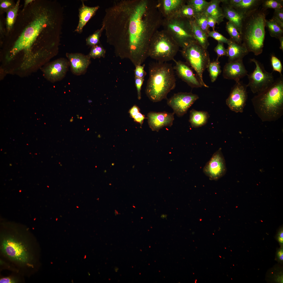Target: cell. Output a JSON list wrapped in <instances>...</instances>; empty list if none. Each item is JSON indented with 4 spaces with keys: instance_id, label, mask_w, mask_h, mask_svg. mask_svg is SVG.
<instances>
[{
    "instance_id": "6da1fadb",
    "label": "cell",
    "mask_w": 283,
    "mask_h": 283,
    "mask_svg": "<svg viewBox=\"0 0 283 283\" xmlns=\"http://www.w3.org/2000/svg\"><path fill=\"white\" fill-rule=\"evenodd\" d=\"M162 21L153 0H119L106 9L102 26L116 56L135 66L148 57L150 41Z\"/></svg>"
},
{
    "instance_id": "7a4b0ae2",
    "label": "cell",
    "mask_w": 283,
    "mask_h": 283,
    "mask_svg": "<svg viewBox=\"0 0 283 283\" xmlns=\"http://www.w3.org/2000/svg\"><path fill=\"white\" fill-rule=\"evenodd\" d=\"M63 19L62 8L56 1L34 0L19 9L12 28L3 38V43L11 46L10 56L23 51L25 57L33 58L34 47L48 57L56 53Z\"/></svg>"
},
{
    "instance_id": "3957f363",
    "label": "cell",
    "mask_w": 283,
    "mask_h": 283,
    "mask_svg": "<svg viewBox=\"0 0 283 283\" xmlns=\"http://www.w3.org/2000/svg\"><path fill=\"white\" fill-rule=\"evenodd\" d=\"M254 111L263 122L275 121L283 114V76L251 100Z\"/></svg>"
},
{
    "instance_id": "277c9868",
    "label": "cell",
    "mask_w": 283,
    "mask_h": 283,
    "mask_svg": "<svg viewBox=\"0 0 283 283\" xmlns=\"http://www.w3.org/2000/svg\"><path fill=\"white\" fill-rule=\"evenodd\" d=\"M149 77L145 90L146 95L154 102L166 99L168 93L176 86L172 64L166 62H153L149 65Z\"/></svg>"
},
{
    "instance_id": "5b68a950",
    "label": "cell",
    "mask_w": 283,
    "mask_h": 283,
    "mask_svg": "<svg viewBox=\"0 0 283 283\" xmlns=\"http://www.w3.org/2000/svg\"><path fill=\"white\" fill-rule=\"evenodd\" d=\"M267 10L260 7L244 18L241 34L242 43L249 52L256 56L262 53L265 36Z\"/></svg>"
},
{
    "instance_id": "8992f818",
    "label": "cell",
    "mask_w": 283,
    "mask_h": 283,
    "mask_svg": "<svg viewBox=\"0 0 283 283\" xmlns=\"http://www.w3.org/2000/svg\"><path fill=\"white\" fill-rule=\"evenodd\" d=\"M179 47L178 43L167 31L164 29L157 30L150 41L148 57L161 62L173 60Z\"/></svg>"
},
{
    "instance_id": "52a82bcc",
    "label": "cell",
    "mask_w": 283,
    "mask_h": 283,
    "mask_svg": "<svg viewBox=\"0 0 283 283\" xmlns=\"http://www.w3.org/2000/svg\"><path fill=\"white\" fill-rule=\"evenodd\" d=\"M181 52L186 62L196 72L202 86L208 88L204 82L203 78V72L210 62L209 54L207 49L194 40L182 48Z\"/></svg>"
},
{
    "instance_id": "ba28073f",
    "label": "cell",
    "mask_w": 283,
    "mask_h": 283,
    "mask_svg": "<svg viewBox=\"0 0 283 283\" xmlns=\"http://www.w3.org/2000/svg\"><path fill=\"white\" fill-rule=\"evenodd\" d=\"M162 25L182 48L195 40L192 34L190 19L175 15L163 19Z\"/></svg>"
},
{
    "instance_id": "9c48e42d",
    "label": "cell",
    "mask_w": 283,
    "mask_h": 283,
    "mask_svg": "<svg viewBox=\"0 0 283 283\" xmlns=\"http://www.w3.org/2000/svg\"><path fill=\"white\" fill-rule=\"evenodd\" d=\"M250 61L254 63L255 67L253 71L247 75L249 80L247 84L253 94H257L264 91L274 82L272 72L265 70L263 65L254 58Z\"/></svg>"
},
{
    "instance_id": "30bf717a",
    "label": "cell",
    "mask_w": 283,
    "mask_h": 283,
    "mask_svg": "<svg viewBox=\"0 0 283 283\" xmlns=\"http://www.w3.org/2000/svg\"><path fill=\"white\" fill-rule=\"evenodd\" d=\"M1 249L6 255L14 260L23 263L29 261V254L27 246L14 237H9L3 239Z\"/></svg>"
},
{
    "instance_id": "8fae6325",
    "label": "cell",
    "mask_w": 283,
    "mask_h": 283,
    "mask_svg": "<svg viewBox=\"0 0 283 283\" xmlns=\"http://www.w3.org/2000/svg\"><path fill=\"white\" fill-rule=\"evenodd\" d=\"M247 87L242 81L236 82L226 100L227 105L231 110L236 113L243 112L248 98Z\"/></svg>"
},
{
    "instance_id": "7c38bea8",
    "label": "cell",
    "mask_w": 283,
    "mask_h": 283,
    "mask_svg": "<svg viewBox=\"0 0 283 283\" xmlns=\"http://www.w3.org/2000/svg\"><path fill=\"white\" fill-rule=\"evenodd\" d=\"M199 97L192 92H179L174 94L167 100V105L178 117L186 113L189 108Z\"/></svg>"
},
{
    "instance_id": "4fadbf2b",
    "label": "cell",
    "mask_w": 283,
    "mask_h": 283,
    "mask_svg": "<svg viewBox=\"0 0 283 283\" xmlns=\"http://www.w3.org/2000/svg\"><path fill=\"white\" fill-rule=\"evenodd\" d=\"M226 171L225 161L220 148L207 162L203 172L210 179L217 180L225 175Z\"/></svg>"
},
{
    "instance_id": "5bb4252c",
    "label": "cell",
    "mask_w": 283,
    "mask_h": 283,
    "mask_svg": "<svg viewBox=\"0 0 283 283\" xmlns=\"http://www.w3.org/2000/svg\"><path fill=\"white\" fill-rule=\"evenodd\" d=\"M69 63L64 58H60L50 63L43 70L45 77L52 82L59 81L65 75L68 70Z\"/></svg>"
},
{
    "instance_id": "9a60e30c",
    "label": "cell",
    "mask_w": 283,
    "mask_h": 283,
    "mask_svg": "<svg viewBox=\"0 0 283 283\" xmlns=\"http://www.w3.org/2000/svg\"><path fill=\"white\" fill-rule=\"evenodd\" d=\"M175 63L173 67L178 76L192 88L202 86L197 76L194 73L189 65L186 63L181 61L173 60Z\"/></svg>"
},
{
    "instance_id": "2e32d148",
    "label": "cell",
    "mask_w": 283,
    "mask_h": 283,
    "mask_svg": "<svg viewBox=\"0 0 283 283\" xmlns=\"http://www.w3.org/2000/svg\"><path fill=\"white\" fill-rule=\"evenodd\" d=\"M174 114L165 111L149 112L147 118L149 127L152 131L158 132L164 127H171L174 119Z\"/></svg>"
},
{
    "instance_id": "e0dca14e",
    "label": "cell",
    "mask_w": 283,
    "mask_h": 283,
    "mask_svg": "<svg viewBox=\"0 0 283 283\" xmlns=\"http://www.w3.org/2000/svg\"><path fill=\"white\" fill-rule=\"evenodd\" d=\"M247 73L243 60H240L226 63L223 68L222 75L225 79L236 82L247 75Z\"/></svg>"
},
{
    "instance_id": "ac0fdd59",
    "label": "cell",
    "mask_w": 283,
    "mask_h": 283,
    "mask_svg": "<svg viewBox=\"0 0 283 283\" xmlns=\"http://www.w3.org/2000/svg\"><path fill=\"white\" fill-rule=\"evenodd\" d=\"M71 69L75 75H80L85 73L91 63L88 56L80 53H66Z\"/></svg>"
},
{
    "instance_id": "d6986e66",
    "label": "cell",
    "mask_w": 283,
    "mask_h": 283,
    "mask_svg": "<svg viewBox=\"0 0 283 283\" xmlns=\"http://www.w3.org/2000/svg\"><path fill=\"white\" fill-rule=\"evenodd\" d=\"M186 1L185 0H158L157 7L164 19L167 18L175 16Z\"/></svg>"
},
{
    "instance_id": "ffe728a7",
    "label": "cell",
    "mask_w": 283,
    "mask_h": 283,
    "mask_svg": "<svg viewBox=\"0 0 283 283\" xmlns=\"http://www.w3.org/2000/svg\"><path fill=\"white\" fill-rule=\"evenodd\" d=\"M221 2L222 3L221 8L225 18L235 26L241 35L243 22L245 17L240 14L228 4Z\"/></svg>"
},
{
    "instance_id": "44dd1931",
    "label": "cell",
    "mask_w": 283,
    "mask_h": 283,
    "mask_svg": "<svg viewBox=\"0 0 283 283\" xmlns=\"http://www.w3.org/2000/svg\"><path fill=\"white\" fill-rule=\"evenodd\" d=\"M79 9V21L75 31L81 33L87 22L99 8V6L90 7L85 5L83 1Z\"/></svg>"
},
{
    "instance_id": "7402d4cb",
    "label": "cell",
    "mask_w": 283,
    "mask_h": 283,
    "mask_svg": "<svg viewBox=\"0 0 283 283\" xmlns=\"http://www.w3.org/2000/svg\"><path fill=\"white\" fill-rule=\"evenodd\" d=\"M228 45L227 50L228 62L243 60L249 52L242 43H239L231 40Z\"/></svg>"
},
{
    "instance_id": "603a6c76",
    "label": "cell",
    "mask_w": 283,
    "mask_h": 283,
    "mask_svg": "<svg viewBox=\"0 0 283 283\" xmlns=\"http://www.w3.org/2000/svg\"><path fill=\"white\" fill-rule=\"evenodd\" d=\"M263 0H241L232 7L240 14L246 17L258 9Z\"/></svg>"
},
{
    "instance_id": "cb8c5ba5",
    "label": "cell",
    "mask_w": 283,
    "mask_h": 283,
    "mask_svg": "<svg viewBox=\"0 0 283 283\" xmlns=\"http://www.w3.org/2000/svg\"><path fill=\"white\" fill-rule=\"evenodd\" d=\"M221 2V0L210 1L203 13L207 16H210L214 18L218 25L223 22L225 18L222 8L220 6Z\"/></svg>"
},
{
    "instance_id": "d4e9b609",
    "label": "cell",
    "mask_w": 283,
    "mask_h": 283,
    "mask_svg": "<svg viewBox=\"0 0 283 283\" xmlns=\"http://www.w3.org/2000/svg\"><path fill=\"white\" fill-rule=\"evenodd\" d=\"M209 117L208 112L192 109L190 112L189 122L193 128H198L205 125Z\"/></svg>"
},
{
    "instance_id": "484cf974",
    "label": "cell",
    "mask_w": 283,
    "mask_h": 283,
    "mask_svg": "<svg viewBox=\"0 0 283 283\" xmlns=\"http://www.w3.org/2000/svg\"><path fill=\"white\" fill-rule=\"evenodd\" d=\"M192 34L195 39L203 48L207 49L209 45L208 35L197 25L194 19H190Z\"/></svg>"
},
{
    "instance_id": "4316f807",
    "label": "cell",
    "mask_w": 283,
    "mask_h": 283,
    "mask_svg": "<svg viewBox=\"0 0 283 283\" xmlns=\"http://www.w3.org/2000/svg\"><path fill=\"white\" fill-rule=\"evenodd\" d=\"M20 2L19 0L17 1L12 8L6 12L7 15L4 36L9 32L14 26L19 9Z\"/></svg>"
},
{
    "instance_id": "83f0119b",
    "label": "cell",
    "mask_w": 283,
    "mask_h": 283,
    "mask_svg": "<svg viewBox=\"0 0 283 283\" xmlns=\"http://www.w3.org/2000/svg\"><path fill=\"white\" fill-rule=\"evenodd\" d=\"M265 24L271 37L279 39L283 36V29L273 19L266 20Z\"/></svg>"
},
{
    "instance_id": "f1b7e54d",
    "label": "cell",
    "mask_w": 283,
    "mask_h": 283,
    "mask_svg": "<svg viewBox=\"0 0 283 283\" xmlns=\"http://www.w3.org/2000/svg\"><path fill=\"white\" fill-rule=\"evenodd\" d=\"M186 3L193 8L197 15L204 12L209 2L205 0H186Z\"/></svg>"
},
{
    "instance_id": "f546056e",
    "label": "cell",
    "mask_w": 283,
    "mask_h": 283,
    "mask_svg": "<svg viewBox=\"0 0 283 283\" xmlns=\"http://www.w3.org/2000/svg\"><path fill=\"white\" fill-rule=\"evenodd\" d=\"M212 82L215 81L221 72L220 63L218 60L210 62L207 68Z\"/></svg>"
},
{
    "instance_id": "4dcf8cb0",
    "label": "cell",
    "mask_w": 283,
    "mask_h": 283,
    "mask_svg": "<svg viewBox=\"0 0 283 283\" xmlns=\"http://www.w3.org/2000/svg\"><path fill=\"white\" fill-rule=\"evenodd\" d=\"M226 28L232 41L239 43H242L241 35L235 26L228 21L226 23Z\"/></svg>"
},
{
    "instance_id": "1f68e13d",
    "label": "cell",
    "mask_w": 283,
    "mask_h": 283,
    "mask_svg": "<svg viewBox=\"0 0 283 283\" xmlns=\"http://www.w3.org/2000/svg\"><path fill=\"white\" fill-rule=\"evenodd\" d=\"M193 19L198 26L208 35L210 31L208 25L207 16L202 13L196 15Z\"/></svg>"
},
{
    "instance_id": "d6a6232c",
    "label": "cell",
    "mask_w": 283,
    "mask_h": 283,
    "mask_svg": "<svg viewBox=\"0 0 283 283\" xmlns=\"http://www.w3.org/2000/svg\"><path fill=\"white\" fill-rule=\"evenodd\" d=\"M196 15L193 8L189 5L185 4L182 6L175 15L192 19L194 18Z\"/></svg>"
},
{
    "instance_id": "836d02e7",
    "label": "cell",
    "mask_w": 283,
    "mask_h": 283,
    "mask_svg": "<svg viewBox=\"0 0 283 283\" xmlns=\"http://www.w3.org/2000/svg\"><path fill=\"white\" fill-rule=\"evenodd\" d=\"M262 8L266 10L269 8L275 9H283L282 0H263Z\"/></svg>"
},
{
    "instance_id": "e575fe53",
    "label": "cell",
    "mask_w": 283,
    "mask_h": 283,
    "mask_svg": "<svg viewBox=\"0 0 283 283\" xmlns=\"http://www.w3.org/2000/svg\"><path fill=\"white\" fill-rule=\"evenodd\" d=\"M104 30V29L102 26L100 29L88 37L86 39V45L92 47L98 45L100 42V38L101 33Z\"/></svg>"
},
{
    "instance_id": "d590c367",
    "label": "cell",
    "mask_w": 283,
    "mask_h": 283,
    "mask_svg": "<svg viewBox=\"0 0 283 283\" xmlns=\"http://www.w3.org/2000/svg\"><path fill=\"white\" fill-rule=\"evenodd\" d=\"M106 51L101 45H97L92 47L88 55L89 57L93 58L105 57Z\"/></svg>"
},
{
    "instance_id": "8d00e7d4",
    "label": "cell",
    "mask_w": 283,
    "mask_h": 283,
    "mask_svg": "<svg viewBox=\"0 0 283 283\" xmlns=\"http://www.w3.org/2000/svg\"><path fill=\"white\" fill-rule=\"evenodd\" d=\"M208 36L212 37L216 40L218 42L229 44L231 41L230 39H228L223 36L217 31L213 30L210 31L208 34Z\"/></svg>"
},
{
    "instance_id": "74e56055",
    "label": "cell",
    "mask_w": 283,
    "mask_h": 283,
    "mask_svg": "<svg viewBox=\"0 0 283 283\" xmlns=\"http://www.w3.org/2000/svg\"><path fill=\"white\" fill-rule=\"evenodd\" d=\"M270 60L273 71L278 72L280 75L282 74V66L280 60L275 56L272 55L271 56Z\"/></svg>"
},
{
    "instance_id": "f35d334b",
    "label": "cell",
    "mask_w": 283,
    "mask_h": 283,
    "mask_svg": "<svg viewBox=\"0 0 283 283\" xmlns=\"http://www.w3.org/2000/svg\"><path fill=\"white\" fill-rule=\"evenodd\" d=\"M272 19L283 29V9H274Z\"/></svg>"
},
{
    "instance_id": "ab89813d",
    "label": "cell",
    "mask_w": 283,
    "mask_h": 283,
    "mask_svg": "<svg viewBox=\"0 0 283 283\" xmlns=\"http://www.w3.org/2000/svg\"><path fill=\"white\" fill-rule=\"evenodd\" d=\"M214 51L217 55V57L216 59L217 60H218L219 57L222 56H227V49L225 48L223 43L218 42L217 45L214 48Z\"/></svg>"
},
{
    "instance_id": "60d3db41",
    "label": "cell",
    "mask_w": 283,
    "mask_h": 283,
    "mask_svg": "<svg viewBox=\"0 0 283 283\" xmlns=\"http://www.w3.org/2000/svg\"><path fill=\"white\" fill-rule=\"evenodd\" d=\"M15 3L13 1L10 0H2L0 1V8L2 12H6L12 8Z\"/></svg>"
},
{
    "instance_id": "b9f144b4",
    "label": "cell",
    "mask_w": 283,
    "mask_h": 283,
    "mask_svg": "<svg viewBox=\"0 0 283 283\" xmlns=\"http://www.w3.org/2000/svg\"><path fill=\"white\" fill-rule=\"evenodd\" d=\"M145 64L139 65L135 66L134 70L135 77L144 78L146 74V72L144 70Z\"/></svg>"
},
{
    "instance_id": "7bdbcfd3",
    "label": "cell",
    "mask_w": 283,
    "mask_h": 283,
    "mask_svg": "<svg viewBox=\"0 0 283 283\" xmlns=\"http://www.w3.org/2000/svg\"><path fill=\"white\" fill-rule=\"evenodd\" d=\"M144 78L135 77V86L137 91L138 98L139 100H140L141 98V91Z\"/></svg>"
},
{
    "instance_id": "ee69618b",
    "label": "cell",
    "mask_w": 283,
    "mask_h": 283,
    "mask_svg": "<svg viewBox=\"0 0 283 283\" xmlns=\"http://www.w3.org/2000/svg\"><path fill=\"white\" fill-rule=\"evenodd\" d=\"M132 118L134 119L135 122L139 123L141 127L143 123L144 120L146 118L144 115L140 112L134 116Z\"/></svg>"
},
{
    "instance_id": "f6af8a7d",
    "label": "cell",
    "mask_w": 283,
    "mask_h": 283,
    "mask_svg": "<svg viewBox=\"0 0 283 283\" xmlns=\"http://www.w3.org/2000/svg\"><path fill=\"white\" fill-rule=\"evenodd\" d=\"M140 112V108L138 106L135 105L133 106L130 108L129 111L130 116L132 118Z\"/></svg>"
},
{
    "instance_id": "bcb514c9",
    "label": "cell",
    "mask_w": 283,
    "mask_h": 283,
    "mask_svg": "<svg viewBox=\"0 0 283 283\" xmlns=\"http://www.w3.org/2000/svg\"><path fill=\"white\" fill-rule=\"evenodd\" d=\"M208 23V25L209 27H211L213 29V30H215V24L216 22L215 19L212 17L207 16Z\"/></svg>"
},
{
    "instance_id": "7dc6e473",
    "label": "cell",
    "mask_w": 283,
    "mask_h": 283,
    "mask_svg": "<svg viewBox=\"0 0 283 283\" xmlns=\"http://www.w3.org/2000/svg\"><path fill=\"white\" fill-rule=\"evenodd\" d=\"M16 281L14 279L9 277L3 278L0 279V283H12L15 282Z\"/></svg>"
},
{
    "instance_id": "c3c4849f",
    "label": "cell",
    "mask_w": 283,
    "mask_h": 283,
    "mask_svg": "<svg viewBox=\"0 0 283 283\" xmlns=\"http://www.w3.org/2000/svg\"><path fill=\"white\" fill-rule=\"evenodd\" d=\"M278 240L281 244H282L283 242V231L282 229L279 231L278 234Z\"/></svg>"
},
{
    "instance_id": "681fc988",
    "label": "cell",
    "mask_w": 283,
    "mask_h": 283,
    "mask_svg": "<svg viewBox=\"0 0 283 283\" xmlns=\"http://www.w3.org/2000/svg\"><path fill=\"white\" fill-rule=\"evenodd\" d=\"M283 250L282 249H281L279 251H278L277 253V257L278 259L280 261H282L283 259Z\"/></svg>"
},
{
    "instance_id": "f907efd6",
    "label": "cell",
    "mask_w": 283,
    "mask_h": 283,
    "mask_svg": "<svg viewBox=\"0 0 283 283\" xmlns=\"http://www.w3.org/2000/svg\"><path fill=\"white\" fill-rule=\"evenodd\" d=\"M34 0H25V1L24 6L23 8L26 7L28 5L32 3Z\"/></svg>"
},
{
    "instance_id": "816d5d0a",
    "label": "cell",
    "mask_w": 283,
    "mask_h": 283,
    "mask_svg": "<svg viewBox=\"0 0 283 283\" xmlns=\"http://www.w3.org/2000/svg\"><path fill=\"white\" fill-rule=\"evenodd\" d=\"M279 39L280 43V48L283 51V36L281 37Z\"/></svg>"
},
{
    "instance_id": "f5cc1de1",
    "label": "cell",
    "mask_w": 283,
    "mask_h": 283,
    "mask_svg": "<svg viewBox=\"0 0 283 283\" xmlns=\"http://www.w3.org/2000/svg\"><path fill=\"white\" fill-rule=\"evenodd\" d=\"M73 121V117H72V118L70 119V122H72Z\"/></svg>"
},
{
    "instance_id": "db71d44e",
    "label": "cell",
    "mask_w": 283,
    "mask_h": 283,
    "mask_svg": "<svg viewBox=\"0 0 283 283\" xmlns=\"http://www.w3.org/2000/svg\"><path fill=\"white\" fill-rule=\"evenodd\" d=\"M77 118H80V117H79V115H77Z\"/></svg>"
},
{
    "instance_id": "11a10c76",
    "label": "cell",
    "mask_w": 283,
    "mask_h": 283,
    "mask_svg": "<svg viewBox=\"0 0 283 283\" xmlns=\"http://www.w3.org/2000/svg\"><path fill=\"white\" fill-rule=\"evenodd\" d=\"M80 119H82V117H80Z\"/></svg>"
}]
</instances>
